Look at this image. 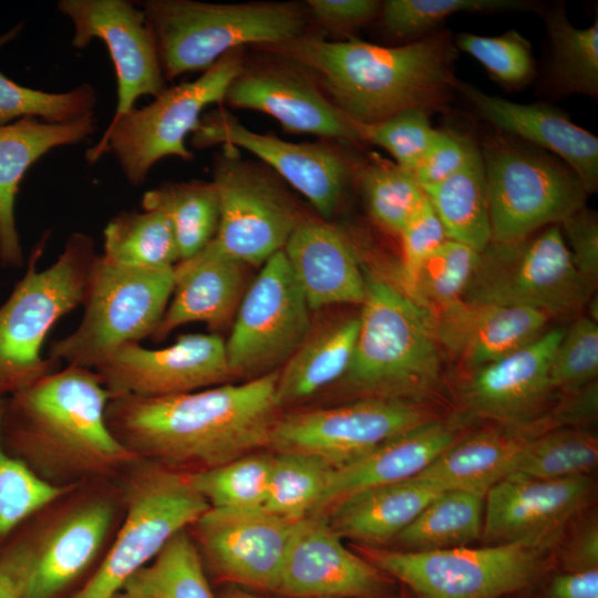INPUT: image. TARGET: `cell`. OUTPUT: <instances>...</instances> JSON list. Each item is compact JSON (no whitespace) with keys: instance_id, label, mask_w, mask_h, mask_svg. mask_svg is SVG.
Instances as JSON below:
<instances>
[{"instance_id":"obj_1","label":"cell","mask_w":598,"mask_h":598,"mask_svg":"<svg viewBox=\"0 0 598 598\" xmlns=\"http://www.w3.org/2000/svg\"><path fill=\"white\" fill-rule=\"evenodd\" d=\"M278 372L166 396L115 395L106 422L136 458L183 474L210 470L267 447L280 415Z\"/></svg>"},{"instance_id":"obj_2","label":"cell","mask_w":598,"mask_h":598,"mask_svg":"<svg viewBox=\"0 0 598 598\" xmlns=\"http://www.w3.org/2000/svg\"><path fill=\"white\" fill-rule=\"evenodd\" d=\"M111 399L94 370H56L4 399L3 447L53 487L117 477L136 457L109 429Z\"/></svg>"},{"instance_id":"obj_3","label":"cell","mask_w":598,"mask_h":598,"mask_svg":"<svg viewBox=\"0 0 598 598\" xmlns=\"http://www.w3.org/2000/svg\"><path fill=\"white\" fill-rule=\"evenodd\" d=\"M257 49L306 70L334 105L361 125L409 109L442 110L458 80L454 75L457 48L448 31L394 47L302 34Z\"/></svg>"},{"instance_id":"obj_4","label":"cell","mask_w":598,"mask_h":598,"mask_svg":"<svg viewBox=\"0 0 598 598\" xmlns=\"http://www.w3.org/2000/svg\"><path fill=\"white\" fill-rule=\"evenodd\" d=\"M124 514L118 476L65 489L0 543V580L13 598H61L95 569Z\"/></svg>"},{"instance_id":"obj_5","label":"cell","mask_w":598,"mask_h":598,"mask_svg":"<svg viewBox=\"0 0 598 598\" xmlns=\"http://www.w3.org/2000/svg\"><path fill=\"white\" fill-rule=\"evenodd\" d=\"M365 279L354 351L340 385L363 398L409 400L426 393L442 363L434 313L402 289Z\"/></svg>"},{"instance_id":"obj_6","label":"cell","mask_w":598,"mask_h":598,"mask_svg":"<svg viewBox=\"0 0 598 598\" xmlns=\"http://www.w3.org/2000/svg\"><path fill=\"white\" fill-rule=\"evenodd\" d=\"M146 23L153 34L165 80L205 72L226 53L252 44H278L305 34L308 12L292 2L207 3L147 0Z\"/></svg>"},{"instance_id":"obj_7","label":"cell","mask_w":598,"mask_h":598,"mask_svg":"<svg viewBox=\"0 0 598 598\" xmlns=\"http://www.w3.org/2000/svg\"><path fill=\"white\" fill-rule=\"evenodd\" d=\"M45 239L33 249L23 277L0 307V399L56 371L59 362L42 357L52 327L87 296L99 257L93 239L72 234L58 259L38 270Z\"/></svg>"},{"instance_id":"obj_8","label":"cell","mask_w":598,"mask_h":598,"mask_svg":"<svg viewBox=\"0 0 598 598\" xmlns=\"http://www.w3.org/2000/svg\"><path fill=\"white\" fill-rule=\"evenodd\" d=\"M125 514L110 546L69 598H114L181 530L208 509L183 473L136 458L120 475Z\"/></svg>"},{"instance_id":"obj_9","label":"cell","mask_w":598,"mask_h":598,"mask_svg":"<svg viewBox=\"0 0 598 598\" xmlns=\"http://www.w3.org/2000/svg\"><path fill=\"white\" fill-rule=\"evenodd\" d=\"M485 172L492 239L523 240L585 207L587 192L559 158L505 135L480 147Z\"/></svg>"},{"instance_id":"obj_10","label":"cell","mask_w":598,"mask_h":598,"mask_svg":"<svg viewBox=\"0 0 598 598\" xmlns=\"http://www.w3.org/2000/svg\"><path fill=\"white\" fill-rule=\"evenodd\" d=\"M173 269L127 267L99 255L83 318L72 333L52 342L48 358L94 370L118 347L152 337L173 293Z\"/></svg>"},{"instance_id":"obj_11","label":"cell","mask_w":598,"mask_h":598,"mask_svg":"<svg viewBox=\"0 0 598 598\" xmlns=\"http://www.w3.org/2000/svg\"><path fill=\"white\" fill-rule=\"evenodd\" d=\"M244 63L243 49L233 50L196 80L166 87L151 104L132 109L109 124L96 145L86 152L87 161L94 164L112 152L126 179L138 186L159 159H190L186 137L198 128L207 106L224 102Z\"/></svg>"},{"instance_id":"obj_12","label":"cell","mask_w":598,"mask_h":598,"mask_svg":"<svg viewBox=\"0 0 598 598\" xmlns=\"http://www.w3.org/2000/svg\"><path fill=\"white\" fill-rule=\"evenodd\" d=\"M553 545L519 540L425 551L368 548L364 554L417 598H503L539 578Z\"/></svg>"},{"instance_id":"obj_13","label":"cell","mask_w":598,"mask_h":598,"mask_svg":"<svg viewBox=\"0 0 598 598\" xmlns=\"http://www.w3.org/2000/svg\"><path fill=\"white\" fill-rule=\"evenodd\" d=\"M592 290L559 225H551L516 243H489L463 299L532 308L550 317L578 310Z\"/></svg>"},{"instance_id":"obj_14","label":"cell","mask_w":598,"mask_h":598,"mask_svg":"<svg viewBox=\"0 0 598 598\" xmlns=\"http://www.w3.org/2000/svg\"><path fill=\"white\" fill-rule=\"evenodd\" d=\"M212 182L219 199L218 228L210 241L216 249L245 266H260L283 249L302 216L276 173L223 145Z\"/></svg>"},{"instance_id":"obj_15","label":"cell","mask_w":598,"mask_h":598,"mask_svg":"<svg viewBox=\"0 0 598 598\" xmlns=\"http://www.w3.org/2000/svg\"><path fill=\"white\" fill-rule=\"evenodd\" d=\"M309 305L282 250L261 265L241 297L225 341L230 379L279 370L311 330Z\"/></svg>"},{"instance_id":"obj_16","label":"cell","mask_w":598,"mask_h":598,"mask_svg":"<svg viewBox=\"0 0 598 598\" xmlns=\"http://www.w3.org/2000/svg\"><path fill=\"white\" fill-rule=\"evenodd\" d=\"M432 419L409 400L362 398L339 406L279 415L267 447L276 453L312 455L339 468Z\"/></svg>"},{"instance_id":"obj_17","label":"cell","mask_w":598,"mask_h":598,"mask_svg":"<svg viewBox=\"0 0 598 598\" xmlns=\"http://www.w3.org/2000/svg\"><path fill=\"white\" fill-rule=\"evenodd\" d=\"M190 143L199 148L230 145L255 155L306 197L323 219L337 212L350 175L346 158L332 147L254 132L224 107L203 115Z\"/></svg>"},{"instance_id":"obj_18","label":"cell","mask_w":598,"mask_h":598,"mask_svg":"<svg viewBox=\"0 0 598 598\" xmlns=\"http://www.w3.org/2000/svg\"><path fill=\"white\" fill-rule=\"evenodd\" d=\"M292 525L261 507H208L189 534L219 579L277 591Z\"/></svg>"},{"instance_id":"obj_19","label":"cell","mask_w":598,"mask_h":598,"mask_svg":"<svg viewBox=\"0 0 598 598\" xmlns=\"http://www.w3.org/2000/svg\"><path fill=\"white\" fill-rule=\"evenodd\" d=\"M94 371L112 396H166L230 380L225 341L216 333L182 334L163 349L128 342L114 350Z\"/></svg>"},{"instance_id":"obj_20","label":"cell","mask_w":598,"mask_h":598,"mask_svg":"<svg viewBox=\"0 0 598 598\" xmlns=\"http://www.w3.org/2000/svg\"><path fill=\"white\" fill-rule=\"evenodd\" d=\"M247 65L229 84L224 102L274 117L286 132L358 142V124L346 116L302 68L281 56Z\"/></svg>"},{"instance_id":"obj_21","label":"cell","mask_w":598,"mask_h":598,"mask_svg":"<svg viewBox=\"0 0 598 598\" xmlns=\"http://www.w3.org/2000/svg\"><path fill=\"white\" fill-rule=\"evenodd\" d=\"M58 9L72 21L74 48L84 49L97 38L109 50L117 79V104L110 124L134 109L138 97H156L166 89L144 12L131 1L61 0Z\"/></svg>"},{"instance_id":"obj_22","label":"cell","mask_w":598,"mask_h":598,"mask_svg":"<svg viewBox=\"0 0 598 598\" xmlns=\"http://www.w3.org/2000/svg\"><path fill=\"white\" fill-rule=\"evenodd\" d=\"M385 574L349 550L326 514L292 525L277 592L292 598H380Z\"/></svg>"},{"instance_id":"obj_23","label":"cell","mask_w":598,"mask_h":598,"mask_svg":"<svg viewBox=\"0 0 598 598\" xmlns=\"http://www.w3.org/2000/svg\"><path fill=\"white\" fill-rule=\"evenodd\" d=\"M592 491L587 475L536 480L509 475L485 494L482 537L487 545L551 542L581 511Z\"/></svg>"},{"instance_id":"obj_24","label":"cell","mask_w":598,"mask_h":598,"mask_svg":"<svg viewBox=\"0 0 598 598\" xmlns=\"http://www.w3.org/2000/svg\"><path fill=\"white\" fill-rule=\"evenodd\" d=\"M564 332L563 328L549 330L518 350L476 368L463 388L468 414L512 427L534 421L555 393L549 368Z\"/></svg>"},{"instance_id":"obj_25","label":"cell","mask_w":598,"mask_h":598,"mask_svg":"<svg viewBox=\"0 0 598 598\" xmlns=\"http://www.w3.org/2000/svg\"><path fill=\"white\" fill-rule=\"evenodd\" d=\"M462 93L481 118L507 135L553 154L580 179L587 194L598 187V138L547 103L520 104L457 80Z\"/></svg>"},{"instance_id":"obj_26","label":"cell","mask_w":598,"mask_h":598,"mask_svg":"<svg viewBox=\"0 0 598 598\" xmlns=\"http://www.w3.org/2000/svg\"><path fill=\"white\" fill-rule=\"evenodd\" d=\"M433 313L441 348L475 369L535 340L549 318L532 308L465 299Z\"/></svg>"},{"instance_id":"obj_27","label":"cell","mask_w":598,"mask_h":598,"mask_svg":"<svg viewBox=\"0 0 598 598\" xmlns=\"http://www.w3.org/2000/svg\"><path fill=\"white\" fill-rule=\"evenodd\" d=\"M282 251L311 311L362 305L367 279L348 238L326 219L302 216Z\"/></svg>"},{"instance_id":"obj_28","label":"cell","mask_w":598,"mask_h":598,"mask_svg":"<svg viewBox=\"0 0 598 598\" xmlns=\"http://www.w3.org/2000/svg\"><path fill=\"white\" fill-rule=\"evenodd\" d=\"M244 267L210 243L195 256L177 262L171 300L152 338L164 340L189 322H204L214 330L225 327L243 297Z\"/></svg>"},{"instance_id":"obj_29","label":"cell","mask_w":598,"mask_h":598,"mask_svg":"<svg viewBox=\"0 0 598 598\" xmlns=\"http://www.w3.org/2000/svg\"><path fill=\"white\" fill-rule=\"evenodd\" d=\"M96 128L94 113L80 118L49 123L23 117L0 125V262L20 267L23 252L16 225L14 206L27 171L49 151L76 144Z\"/></svg>"},{"instance_id":"obj_30","label":"cell","mask_w":598,"mask_h":598,"mask_svg":"<svg viewBox=\"0 0 598 598\" xmlns=\"http://www.w3.org/2000/svg\"><path fill=\"white\" fill-rule=\"evenodd\" d=\"M455 432L451 422L432 419L334 468L312 514H324L338 501L359 491L419 475L456 441Z\"/></svg>"},{"instance_id":"obj_31","label":"cell","mask_w":598,"mask_h":598,"mask_svg":"<svg viewBox=\"0 0 598 598\" xmlns=\"http://www.w3.org/2000/svg\"><path fill=\"white\" fill-rule=\"evenodd\" d=\"M441 492V488L412 477L353 493L324 514L341 538L381 544L394 539Z\"/></svg>"},{"instance_id":"obj_32","label":"cell","mask_w":598,"mask_h":598,"mask_svg":"<svg viewBox=\"0 0 598 598\" xmlns=\"http://www.w3.org/2000/svg\"><path fill=\"white\" fill-rule=\"evenodd\" d=\"M529 436L514 427L468 435L456 440L414 477L442 491L462 489L485 497L493 485L508 475Z\"/></svg>"},{"instance_id":"obj_33","label":"cell","mask_w":598,"mask_h":598,"mask_svg":"<svg viewBox=\"0 0 598 598\" xmlns=\"http://www.w3.org/2000/svg\"><path fill=\"white\" fill-rule=\"evenodd\" d=\"M358 332L359 316L311 328L299 348L279 369L276 399L280 409L339 382L350 365Z\"/></svg>"},{"instance_id":"obj_34","label":"cell","mask_w":598,"mask_h":598,"mask_svg":"<svg viewBox=\"0 0 598 598\" xmlns=\"http://www.w3.org/2000/svg\"><path fill=\"white\" fill-rule=\"evenodd\" d=\"M448 239L482 252L491 243L487 188L480 147H472L464 164L445 179L422 187Z\"/></svg>"},{"instance_id":"obj_35","label":"cell","mask_w":598,"mask_h":598,"mask_svg":"<svg viewBox=\"0 0 598 598\" xmlns=\"http://www.w3.org/2000/svg\"><path fill=\"white\" fill-rule=\"evenodd\" d=\"M484 496L462 491L439 493L394 538L402 550L425 551L465 547L483 530Z\"/></svg>"},{"instance_id":"obj_36","label":"cell","mask_w":598,"mask_h":598,"mask_svg":"<svg viewBox=\"0 0 598 598\" xmlns=\"http://www.w3.org/2000/svg\"><path fill=\"white\" fill-rule=\"evenodd\" d=\"M142 207L166 215L175 235L179 261L198 254L216 236L219 199L213 182L162 184L143 195Z\"/></svg>"},{"instance_id":"obj_37","label":"cell","mask_w":598,"mask_h":598,"mask_svg":"<svg viewBox=\"0 0 598 598\" xmlns=\"http://www.w3.org/2000/svg\"><path fill=\"white\" fill-rule=\"evenodd\" d=\"M114 598H216L187 529L173 536Z\"/></svg>"},{"instance_id":"obj_38","label":"cell","mask_w":598,"mask_h":598,"mask_svg":"<svg viewBox=\"0 0 598 598\" xmlns=\"http://www.w3.org/2000/svg\"><path fill=\"white\" fill-rule=\"evenodd\" d=\"M549 40L548 75L560 93L598 95V20L588 28H576L563 4L544 10Z\"/></svg>"},{"instance_id":"obj_39","label":"cell","mask_w":598,"mask_h":598,"mask_svg":"<svg viewBox=\"0 0 598 598\" xmlns=\"http://www.w3.org/2000/svg\"><path fill=\"white\" fill-rule=\"evenodd\" d=\"M105 259L122 266L168 269L179 261L172 225L157 209L123 212L104 229Z\"/></svg>"},{"instance_id":"obj_40","label":"cell","mask_w":598,"mask_h":598,"mask_svg":"<svg viewBox=\"0 0 598 598\" xmlns=\"http://www.w3.org/2000/svg\"><path fill=\"white\" fill-rule=\"evenodd\" d=\"M597 463L596 435L581 429L559 427L529 436L507 476L561 480L587 475Z\"/></svg>"},{"instance_id":"obj_41","label":"cell","mask_w":598,"mask_h":598,"mask_svg":"<svg viewBox=\"0 0 598 598\" xmlns=\"http://www.w3.org/2000/svg\"><path fill=\"white\" fill-rule=\"evenodd\" d=\"M333 467L323 460L300 453H276L262 507L295 523L312 514Z\"/></svg>"},{"instance_id":"obj_42","label":"cell","mask_w":598,"mask_h":598,"mask_svg":"<svg viewBox=\"0 0 598 598\" xmlns=\"http://www.w3.org/2000/svg\"><path fill=\"white\" fill-rule=\"evenodd\" d=\"M271 454L249 453L224 465L184 474L213 508H259L266 498Z\"/></svg>"},{"instance_id":"obj_43","label":"cell","mask_w":598,"mask_h":598,"mask_svg":"<svg viewBox=\"0 0 598 598\" xmlns=\"http://www.w3.org/2000/svg\"><path fill=\"white\" fill-rule=\"evenodd\" d=\"M22 24L0 35V47L13 40ZM96 95L90 84H82L64 93L33 90L13 82L0 72V125L23 117H35L49 123H63L94 113Z\"/></svg>"},{"instance_id":"obj_44","label":"cell","mask_w":598,"mask_h":598,"mask_svg":"<svg viewBox=\"0 0 598 598\" xmlns=\"http://www.w3.org/2000/svg\"><path fill=\"white\" fill-rule=\"evenodd\" d=\"M537 6L525 0H385L378 17L390 35L415 41L458 12L524 11Z\"/></svg>"},{"instance_id":"obj_45","label":"cell","mask_w":598,"mask_h":598,"mask_svg":"<svg viewBox=\"0 0 598 598\" xmlns=\"http://www.w3.org/2000/svg\"><path fill=\"white\" fill-rule=\"evenodd\" d=\"M359 184L372 220L396 236L425 196L414 176L394 162L369 163L360 172Z\"/></svg>"},{"instance_id":"obj_46","label":"cell","mask_w":598,"mask_h":598,"mask_svg":"<svg viewBox=\"0 0 598 598\" xmlns=\"http://www.w3.org/2000/svg\"><path fill=\"white\" fill-rule=\"evenodd\" d=\"M480 256L472 247L447 239L422 262L410 297L432 312L463 299Z\"/></svg>"},{"instance_id":"obj_47","label":"cell","mask_w":598,"mask_h":598,"mask_svg":"<svg viewBox=\"0 0 598 598\" xmlns=\"http://www.w3.org/2000/svg\"><path fill=\"white\" fill-rule=\"evenodd\" d=\"M454 42L457 49L478 61L489 76L506 89H523L535 78L532 44L515 30L496 37L460 33Z\"/></svg>"},{"instance_id":"obj_48","label":"cell","mask_w":598,"mask_h":598,"mask_svg":"<svg viewBox=\"0 0 598 598\" xmlns=\"http://www.w3.org/2000/svg\"><path fill=\"white\" fill-rule=\"evenodd\" d=\"M598 372V324L581 317L559 341L549 368V381L555 392L575 393L596 380Z\"/></svg>"},{"instance_id":"obj_49","label":"cell","mask_w":598,"mask_h":598,"mask_svg":"<svg viewBox=\"0 0 598 598\" xmlns=\"http://www.w3.org/2000/svg\"><path fill=\"white\" fill-rule=\"evenodd\" d=\"M3 402L0 399V543L29 514L70 488L43 483L7 453L1 439Z\"/></svg>"},{"instance_id":"obj_50","label":"cell","mask_w":598,"mask_h":598,"mask_svg":"<svg viewBox=\"0 0 598 598\" xmlns=\"http://www.w3.org/2000/svg\"><path fill=\"white\" fill-rule=\"evenodd\" d=\"M361 141L383 148L402 168L413 174L435 128L422 109L401 111L381 122L358 124Z\"/></svg>"},{"instance_id":"obj_51","label":"cell","mask_w":598,"mask_h":598,"mask_svg":"<svg viewBox=\"0 0 598 598\" xmlns=\"http://www.w3.org/2000/svg\"><path fill=\"white\" fill-rule=\"evenodd\" d=\"M399 237L401 239L400 276L404 288L402 290L410 296L424 259L448 239L442 221L426 196L411 214Z\"/></svg>"},{"instance_id":"obj_52","label":"cell","mask_w":598,"mask_h":598,"mask_svg":"<svg viewBox=\"0 0 598 598\" xmlns=\"http://www.w3.org/2000/svg\"><path fill=\"white\" fill-rule=\"evenodd\" d=\"M475 143L462 135L445 130H436L413 172L422 187L434 185L456 172L467 158Z\"/></svg>"},{"instance_id":"obj_53","label":"cell","mask_w":598,"mask_h":598,"mask_svg":"<svg viewBox=\"0 0 598 598\" xmlns=\"http://www.w3.org/2000/svg\"><path fill=\"white\" fill-rule=\"evenodd\" d=\"M573 261L591 283L598 275V220L596 213L582 207L559 224Z\"/></svg>"},{"instance_id":"obj_54","label":"cell","mask_w":598,"mask_h":598,"mask_svg":"<svg viewBox=\"0 0 598 598\" xmlns=\"http://www.w3.org/2000/svg\"><path fill=\"white\" fill-rule=\"evenodd\" d=\"M308 16L321 27L332 31L351 32L379 16L381 2L377 0H308Z\"/></svg>"},{"instance_id":"obj_55","label":"cell","mask_w":598,"mask_h":598,"mask_svg":"<svg viewBox=\"0 0 598 598\" xmlns=\"http://www.w3.org/2000/svg\"><path fill=\"white\" fill-rule=\"evenodd\" d=\"M560 558L566 571L598 568V520L596 515L591 514L580 520L566 542Z\"/></svg>"},{"instance_id":"obj_56","label":"cell","mask_w":598,"mask_h":598,"mask_svg":"<svg viewBox=\"0 0 598 598\" xmlns=\"http://www.w3.org/2000/svg\"><path fill=\"white\" fill-rule=\"evenodd\" d=\"M538 598H598V568L554 576Z\"/></svg>"},{"instance_id":"obj_57","label":"cell","mask_w":598,"mask_h":598,"mask_svg":"<svg viewBox=\"0 0 598 598\" xmlns=\"http://www.w3.org/2000/svg\"><path fill=\"white\" fill-rule=\"evenodd\" d=\"M220 598H268V597H262V596L246 592L240 589L230 588V589L225 590L220 595Z\"/></svg>"},{"instance_id":"obj_58","label":"cell","mask_w":598,"mask_h":598,"mask_svg":"<svg viewBox=\"0 0 598 598\" xmlns=\"http://www.w3.org/2000/svg\"><path fill=\"white\" fill-rule=\"evenodd\" d=\"M0 598H13L10 590L6 587V585L0 580Z\"/></svg>"}]
</instances>
